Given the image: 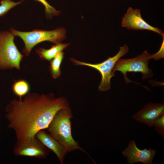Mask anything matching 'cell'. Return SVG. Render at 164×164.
<instances>
[{
    "mask_svg": "<svg viewBox=\"0 0 164 164\" xmlns=\"http://www.w3.org/2000/svg\"><path fill=\"white\" fill-rule=\"evenodd\" d=\"M121 26L129 29L147 30L155 32L164 38V33L160 29L152 26L142 18L140 10L129 7L122 17Z\"/></svg>",
    "mask_w": 164,
    "mask_h": 164,
    "instance_id": "8",
    "label": "cell"
},
{
    "mask_svg": "<svg viewBox=\"0 0 164 164\" xmlns=\"http://www.w3.org/2000/svg\"><path fill=\"white\" fill-rule=\"evenodd\" d=\"M152 127L158 134L164 138V114L155 120Z\"/></svg>",
    "mask_w": 164,
    "mask_h": 164,
    "instance_id": "17",
    "label": "cell"
},
{
    "mask_svg": "<svg viewBox=\"0 0 164 164\" xmlns=\"http://www.w3.org/2000/svg\"><path fill=\"white\" fill-rule=\"evenodd\" d=\"M14 36L9 31L0 32V69H20L24 55L14 42Z\"/></svg>",
    "mask_w": 164,
    "mask_h": 164,
    "instance_id": "4",
    "label": "cell"
},
{
    "mask_svg": "<svg viewBox=\"0 0 164 164\" xmlns=\"http://www.w3.org/2000/svg\"><path fill=\"white\" fill-rule=\"evenodd\" d=\"M164 114V104L148 103L134 114L132 118L148 127H152L155 120Z\"/></svg>",
    "mask_w": 164,
    "mask_h": 164,
    "instance_id": "10",
    "label": "cell"
},
{
    "mask_svg": "<svg viewBox=\"0 0 164 164\" xmlns=\"http://www.w3.org/2000/svg\"><path fill=\"white\" fill-rule=\"evenodd\" d=\"M128 47L126 45L120 46L118 53L112 57H109L107 60L99 63L93 64L79 61L73 58L70 59L72 62L75 65L87 66L98 71L101 76V80L98 86L99 91L105 92L111 88V80L115 76L113 71L117 61L122 56L126 54L129 51Z\"/></svg>",
    "mask_w": 164,
    "mask_h": 164,
    "instance_id": "5",
    "label": "cell"
},
{
    "mask_svg": "<svg viewBox=\"0 0 164 164\" xmlns=\"http://www.w3.org/2000/svg\"><path fill=\"white\" fill-rule=\"evenodd\" d=\"M69 107L67 98L56 97L52 93H29L23 100L13 99L5 108L8 128L14 131L17 141L35 136L47 128L56 113Z\"/></svg>",
    "mask_w": 164,
    "mask_h": 164,
    "instance_id": "1",
    "label": "cell"
},
{
    "mask_svg": "<svg viewBox=\"0 0 164 164\" xmlns=\"http://www.w3.org/2000/svg\"><path fill=\"white\" fill-rule=\"evenodd\" d=\"M23 0L15 2L12 0H2L0 5V16L6 14L10 9L20 4Z\"/></svg>",
    "mask_w": 164,
    "mask_h": 164,
    "instance_id": "15",
    "label": "cell"
},
{
    "mask_svg": "<svg viewBox=\"0 0 164 164\" xmlns=\"http://www.w3.org/2000/svg\"><path fill=\"white\" fill-rule=\"evenodd\" d=\"M30 89V86L28 82L25 80L20 79L15 81L12 86V90L14 94L18 96L19 100L26 95Z\"/></svg>",
    "mask_w": 164,
    "mask_h": 164,
    "instance_id": "14",
    "label": "cell"
},
{
    "mask_svg": "<svg viewBox=\"0 0 164 164\" xmlns=\"http://www.w3.org/2000/svg\"><path fill=\"white\" fill-rule=\"evenodd\" d=\"M36 0L41 2L44 6L45 14L47 18L51 19L53 16H58L60 15V12L56 10L51 6L46 0Z\"/></svg>",
    "mask_w": 164,
    "mask_h": 164,
    "instance_id": "16",
    "label": "cell"
},
{
    "mask_svg": "<svg viewBox=\"0 0 164 164\" xmlns=\"http://www.w3.org/2000/svg\"><path fill=\"white\" fill-rule=\"evenodd\" d=\"M50 152L36 136L17 141L13 149L16 156H26L42 159L46 158Z\"/></svg>",
    "mask_w": 164,
    "mask_h": 164,
    "instance_id": "7",
    "label": "cell"
},
{
    "mask_svg": "<svg viewBox=\"0 0 164 164\" xmlns=\"http://www.w3.org/2000/svg\"><path fill=\"white\" fill-rule=\"evenodd\" d=\"M10 30L14 36H18L22 40L25 44L23 51L26 56H29L32 49L40 43L48 41L56 44L61 43L66 37V31L63 28L51 31L35 29L27 32L18 31L13 28Z\"/></svg>",
    "mask_w": 164,
    "mask_h": 164,
    "instance_id": "3",
    "label": "cell"
},
{
    "mask_svg": "<svg viewBox=\"0 0 164 164\" xmlns=\"http://www.w3.org/2000/svg\"><path fill=\"white\" fill-rule=\"evenodd\" d=\"M156 151L151 148L139 149L134 139H132L127 146L121 152L123 156L126 158L128 164L141 162L144 164H152L155 156Z\"/></svg>",
    "mask_w": 164,
    "mask_h": 164,
    "instance_id": "9",
    "label": "cell"
},
{
    "mask_svg": "<svg viewBox=\"0 0 164 164\" xmlns=\"http://www.w3.org/2000/svg\"><path fill=\"white\" fill-rule=\"evenodd\" d=\"M69 45V43H60L52 46L49 49L39 48L36 50V52L41 59L50 61L58 52L62 51Z\"/></svg>",
    "mask_w": 164,
    "mask_h": 164,
    "instance_id": "12",
    "label": "cell"
},
{
    "mask_svg": "<svg viewBox=\"0 0 164 164\" xmlns=\"http://www.w3.org/2000/svg\"><path fill=\"white\" fill-rule=\"evenodd\" d=\"M64 54L63 51L59 52L50 61L49 70L51 76L54 79L59 77L61 74L60 67Z\"/></svg>",
    "mask_w": 164,
    "mask_h": 164,
    "instance_id": "13",
    "label": "cell"
},
{
    "mask_svg": "<svg viewBox=\"0 0 164 164\" xmlns=\"http://www.w3.org/2000/svg\"><path fill=\"white\" fill-rule=\"evenodd\" d=\"M151 55L147 50L136 57L129 59H119L113 70V72L120 71L124 76L125 82L128 84L133 82L127 76V72H140L142 73V79L149 78L153 75L152 70L148 67Z\"/></svg>",
    "mask_w": 164,
    "mask_h": 164,
    "instance_id": "6",
    "label": "cell"
},
{
    "mask_svg": "<svg viewBox=\"0 0 164 164\" xmlns=\"http://www.w3.org/2000/svg\"><path fill=\"white\" fill-rule=\"evenodd\" d=\"M163 40L159 50L156 53L151 55V59L153 58L156 60L164 58V38H163Z\"/></svg>",
    "mask_w": 164,
    "mask_h": 164,
    "instance_id": "18",
    "label": "cell"
},
{
    "mask_svg": "<svg viewBox=\"0 0 164 164\" xmlns=\"http://www.w3.org/2000/svg\"><path fill=\"white\" fill-rule=\"evenodd\" d=\"M73 117L70 107L59 110L49 124L47 130L50 135L66 148L68 152L79 150L86 152L72 135L70 120Z\"/></svg>",
    "mask_w": 164,
    "mask_h": 164,
    "instance_id": "2",
    "label": "cell"
},
{
    "mask_svg": "<svg viewBox=\"0 0 164 164\" xmlns=\"http://www.w3.org/2000/svg\"><path fill=\"white\" fill-rule=\"evenodd\" d=\"M35 136L47 148L53 152L58 158L60 164L63 163L65 156L68 152L63 146L43 129L37 132Z\"/></svg>",
    "mask_w": 164,
    "mask_h": 164,
    "instance_id": "11",
    "label": "cell"
}]
</instances>
